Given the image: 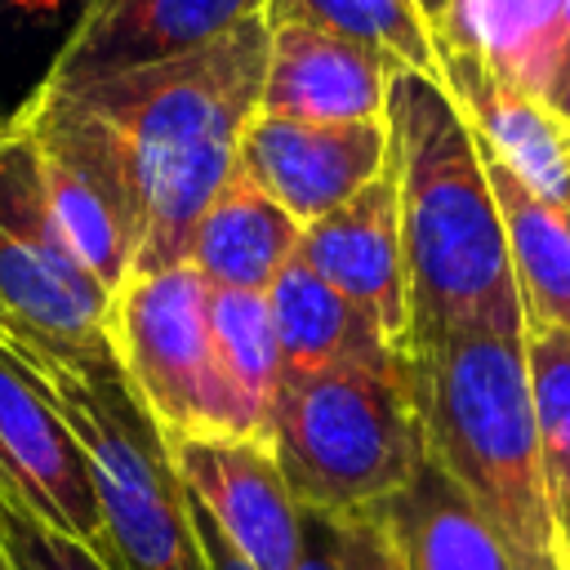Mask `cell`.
<instances>
[{
	"mask_svg": "<svg viewBox=\"0 0 570 570\" xmlns=\"http://www.w3.org/2000/svg\"><path fill=\"white\" fill-rule=\"evenodd\" d=\"M267 40V22L245 18L187 53L53 89L102 129L125 169L142 218L134 272L187 263L191 232L236 174L240 134L258 116Z\"/></svg>",
	"mask_w": 570,
	"mask_h": 570,
	"instance_id": "obj_1",
	"label": "cell"
},
{
	"mask_svg": "<svg viewBox=\"0 0 570 570\" xmlns=\"http://www.w3.org/2000/svg\"><path fill=\"white\" fill-rule=\"evenodd\" d=\"M387 142L410 267V343L525 334L490 174L441 76L396 67L387 85Z\"/></svg>",
	"mask_w": 570,
	"mask_h": 570,
	"instance_id": "obj_2",
	"label": "cell"
},
{
	"mask_svg": "<svg viewBox=\"0 0 570 570\" xmlns=\"http://www.w3.org/2000/svg\"><path fill=\"white\" fill-rule=\"evenodd\" d=\"M428 463L490 521L512 570H561V534L543 476L525 334H445L410 343Z\"/></svg>",
	"mask_w": 570,
	"mask_h": 570,
	"instance_id": "obj_3",
	"label": "cell"
},
{
	"mask_svg": "<svg viewBox=\"0 0 570 570\" xmlns=\"http://www.w3.org/2000/svg\"><path fill=\"white\" fill-rule=\"evenodd\" d=\"M272 454L298 508L321 521L387 508L428 463L410 347L285 374L272 405Z\"/></svg>",
	"mask_w": 570,
	"mask_h": 570,
	"instance_id": "obj_4",
	"label": "cell"
},
{
	"mask_svg": "<svg viewBox=\"0 0 570 570\" xmlns=\"http://www.w3.org/2000/svg\"><path fill=\"white\" fill-rule=\"evenodd\" d=\"M80 441L111 570H214L196 530V503L178 481L147 410L125 387L111 347L85 356H13Z\"/></svg>",
	"mask_w": 570,
	"mask_h": 570,
	"instance_id": "obj_5",
	"label": "cell"
},
{
	"mask_svg": "<svg viewBox=\"0 0 570 570\" xmlns=\"http://www.w3.org/2000/svg\"><path fill=\"white\" fill-rule=\"evenodd\" d=\"M209 294L214 285L187 263L134 272L111 294L102 334L125 387L147 410L160 441L254 436L214 347Z\"/></svg>",
	"mask_w": 570,
	"mask_h": 570,
	"instance_id": "obj_6",
	"label": "cell"
},
{
	"mask_svg": "<svg viewBox=\"0 0 570 570\" xmlns=\"http://www.w3.org/2000/svg\"><path fill=\"white\" fill-rule=\"evenodd\" d=\"M169 463L200 512L254 570H298L303 508L267 441L254 436H183L165 441Z\"/></svg>",
	"mask_w": 570,
	"mask_h": 570,
	"instance_id": "obj_7",
	"label": "cell"
},
{
	"mask_svg": "<svg viewBox=\"0 0 570 570\" xmlns=\"http://www.w3.org/2000/svg\"><path fill=\"white\" fill-rule=\"evenodd\" d=\"M387 156V120L321 125L258 111L240 134L236 169L307 227L374 183Z\"/></svg>",
	"mask_w": 570,
	"mask_h": 570,
	"instance_id": "obj_8",
	"label": "cell"
},
{
	"mask_svg": "<svg viewBox=\"0 0 570 570\" xmlns=\"http://www.w3.org/2000/svg\"><path fill=\"white\" fill-rule=\"evenodd\" d=\"M0 472L45 525L80 539L107 561V525L89 459L9 352H0Z\"/></svg>",
	"mask_w": 570,
	"mask_h": 570,
	"instance_id": "obj_9",
	"label": "cell"
},
{
	"mask_svg": "<svg viewBox=\"0 0 570 570\" xmlns=\"http://www.w3.org/2000/svg\"><path fill=\"white\" fill-rule=\"evenodd\" d=\"M263 9L267 0H85L40 89H76L187 53L245 18H263Z\"/></svg>",
	"mask_w": 570,
	"mask_h": 570,
	"instance_id": "obj_10",
	"label": "cell"
},
{
	"mask_svg": "<svg viewBox=\"0 0 570 570\" xmlns=\"http://www.w3.org/2000/svg\"><path fill=\"white\" fill-rule=\"evenodd\" d=\"M298 258L356 303L396 347H410V267L392 165L347 205L303 227Z\"/></svg>",
	"mask_w": 570,
	"mask_h": 570,
	"instance_id": "obj_11",
	"label": "cell"
},
{
	"mask_svg": "<svg viewBox=\"0 0 570 570\" xmlns=\"http://www.w3.org/2000/svg\"><path fill=\"white\" fill-rule=\"evenodd\" d=\"M267 71H263V116L361 125L387 120V85L401 62L383 49L316 31V27H267Z\"/></svg>",
	"mask_w": 570,
	"mask_h": 570,
	"instance_id": "obj_12",
	"label": "cell"
},
{
	"mask_svg": "<svg viewBox=\"0 0 570 570\" xmlns=\"http://www.w3.org/2000/svg\"><path fill=\"white\" fill-rule=\"evenodd\" d=\"M107 307L111 289H102L85 267L58 263L45 249L0 232V352H102Z\"/></svg>",
	"mask_w": 570,
	"mask_h": 570,
	"instance_id": "obj_13",
	"label": "cell"
},
{
	"mask_svg": "<svg viewBox=\"0 0 570 570\" xmlns=\"http://www.w3.org/2000/svg\"><path fill=\"white\" fill-rule=\"evenodd\" d=\"M436 58L445 89L476 134V147L512 169L534 196L570 209V125H561L543 98H530L494 76L481 58L445 45H436Z\"/></svg>",
	"mask_w": 570,
	"mask_h": 570,
	"instance_id": "obj_14",
	"label": "cell"
},
{
	"mask_svg": "<svg viewBox=\"0 0 570 570\" xmlns=\"http://www.w3.org/2000/svg\"><path fill=\"white\" fill-rule=\"evenodd\" d=\"M298 240L303 223L236 169L200 214L187 245V267H196L214 289L267 294L281 267L298 254Z\"/></svg>",
	"mask_w": 570,
	"mask_h": 570,
	"instance_id": "obj_15",
	"label": "cell"
},
{
	"mask_svg": "<svg viewBox=\"0 0 570 570\" xmlns=\"http://www.w3.org/2000/svg\"><path fill=\"white\" fill-rule=\"evenodd\" d=\"M566 0H450L436 45L481 58L530 98H548L566 49Z\"/></svg>",
	"mask_w": 570,
	"mask_h": 570,
	"instance_id": "obj_16",
	"label": "cell"
},
{
	"mask_svg": "<svg viewBox=\"0 0 570 570\" xmlns=\"http://www.w3.org/2000/svg\"><path fill=\"white\" fill-rule=\"evenodd\" d=\"M267 307H272V330L281 347V379L316 374V370L396 347L356 303H347L330 281H321L298 254L267 285Z\"/></svg>",
	"mask_w": 570,
	"mask_h": 570,
	"instance_id": "obj_17",
	"label": "cell"
},
{
	"mask_svg": "<svg viewBox=\"0 0 570 570\" xmlns=\"http://www.w3.org/2000/svg\"><path fill=\"white\" fill-rule=\"evenodd\" d=\"M481 160H485L490 191H494V205L503 218L508 258H512L525 325L570 330V209L534 196L494 156L481 151Z\"/></svg>",
	"mask_w": 570,
	"mask_h": 570,
	"instance_id": "obj_18",
	"label": "cell"
},
{
	"mask_svg": "<svg viewBox=\"0 0 570 570\" xmlns=\"http://www.w3.org/2000/svg\"><path fill=\"white\" fill-rule=\"evenodd\" d=\"M383 512L410 570H512L490 521L432 463H423Z\"/></svg>",
	"mask_w": 570,
	"mask_h": 570,
	"instance_id": "obj_19",
	"label": "cell"
},
{
	"mask_svg": "<svg viewBox=\"0 0 570 570\" xmlns=\"http://www.w3.org/2000/svg\"><path fill=\"white\" fill-rule=\"evenodd\" d=\"M209 325H214V347H218L223 374H227L254 436L272 445V405L281 392V347H276L267 294L214 289Z\"/></svg>",
	"mask_w": 570,
	"mask_h": 570,
	"instance_id": "obj_20",
	"label": "cell"
},
{
	"mask_svg": "<svg viewBox=\"0 0 570 570\" xmlns=\"http://www.w3.org/2000/svg\"><path fill=\"white\" fill-rule=\"evenodd\" d=\"M263 22L352 36V40L383 49L392 62H401L410 71L441 76L436 36L414 0H267Z\"/></svg>",
	"mask_w": 570,
	"mask_h": 570,
	"instance_id": "obj_21",
	"label": "cell"
},
{
	"mask_svg": "<svg viewBox=\"0 0 570 570\" xmlns=\"http://www.w3.org/2000/svg\"><path fill=\"white\" fill-rule=\"evenodd\" d=\"M525 374L557 525L570 521V330L525 325Z\"/></svg>",
	"mask_w": 570,
	"mask_h": 570,
	"instance_id": "obj_22",
	"label": "cell"
},
{
	"mask_svg": "<svg viewBox=\"0 0 570 570\" xmlns=\"http://www.w3.org/2000/svg\"><path fill=\"white\" fill-rule=\"evenodd\" d=\"M85 0H0V120L45 80Z\"/></svg>",
	"mask_w": 570,
	"mask_h": 570,
	"instance_id": "obj_23",
	"label": "cell"
},
{
	"mask_svg": "<svg viewBox=\"0 0 570 570\" xmlns=\"http://www.w3.org/2000/svg\"><path fill=\"white\" fill-rule=\"evenodd\" d=\"M0 570H111L80 539L45 525L0 472Z\"/></svg>",
	"mask_w": 570,
	"mask_h": 570,
	"instance_id": "obj_24",
	"label": "cell"
},
{
	"mask_svg": "<svg viewBox=\"0 0 570 570\" xmlns=\"http://www.w3.org/2000/svg\"><path fill=\"white\" fill-rule=\"evenodd\" d=\"M325 525H330V539H334L338 570H410L383 508L347 517V521H325Z\"/></svg>",
	"mask_w": 570,
	"mask_h": 570,
	"instance_id": "obj_25",
	"label": "cell"
},
{
	"mask_svg": "<svg viewBox=\"0 0 570 570\" xmlns=\"http://www.w3.org/2000/svg\"><path fill=\"white\" fill-rule=\"evenodd\" d=\"M298 570H338L330 525L312 512H303V561H298Z\"/></svg>",
	"mask_w": 570,
	"mask_h": 570,
	"instance_id": "obj_26",
	"label": "cell"
},
{
	"mask_svg": "<svg viewBox=\"0 0 570 570\" xmlns=\"http://www.w3.org/2000/svg\"><path fill=\"white\" fill-rule=\"evenodd\" d=\"M191 503H196V499H191ZM196 530H200V543H205V552H209V566H214V570H254V566H249V561L227 543V534H223V530L200 512V503H196Z\"/></svg>",
	"mask_w": 570,
	"mask_h": 570,
	"instance_id": "obj_27",
	"label": "cell"
},
{
	"mask_svg": "<svg viewBox=\"0 0 570 570\" xmlns=\"http://www.w3.org/2000/svg\"><path fill=\"white\" fill-rule=\"evenodd\" d=\"M543 102L552 107V116H557L561 125H570V53L561 58V67H557L552 89H548V98H543Z\"/></svg>",
	"mask_w": 570,
	"mask_h": 570,
	"instance_id": "obj_28",
	"label": "cell"
},
{
	"mask_svg": "<svg viewBox=\"0 0 570 570\" xmlns=\"http://www.w3.org/2000/svg\"><path fill=\"white\" fill-rule=\"evenodd\" d=\"M419 9H423V18H428V27L436 31V22L445 18V9H450V0H414Z\"/></svg>",
	"mask_w": 570,
	"mask_h": 570,
	"instance_id": "obj_29",
	"label": "cell"
},
{
	"mask_svg": "<svg viewBox=\"0 0 570 570\" xmlns=\"http://www.w3.org/2000/svg\"><path fill=\"white\" fill-rule=\"evenodd\" d=\"M557 534H561V570H570V521H561Z\"/></svg>",
	"mask_w": 570,
	"mask_h": 570,
	"instance_id": "obj_30",
	"label": "cell"
},
{
	"mask_svg": "<svg viewBox=\"0 0 570 570\" xmlns=\"http://www.w3.org/2000/svg\"><path fill=\"white\" fill-rule=\"evenodd\" d=\"M561 27H566V49H561V58H566V53H570V0H566V22H561Z\"/></svg>",
	"mask_w": 570,
	"mask_h": 570,
	"instance_id": "obj_31",
	"label": "cell"
}]
</instances>
